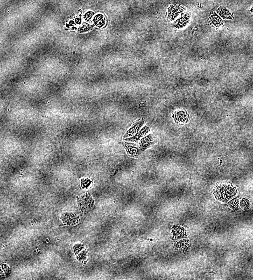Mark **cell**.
Returning <instances> with one entry per match:
<instances>
[{
  "instance_id": "8",
  "label": "cell",
  "mask_w": 253,
  "mask_h": 280,
  "mask_svg": "<svg viewBox=\"0 0 253 280\" xmlns=\"http://www.w3.org/2000/svg\"><path fill=\"white\" fill-rule=\"evenodd\" d=\"M188 116V114L184 112H179V113H176L175 118L176 121H178V123H184L188 122V120H189Z\"/></svg>"
},
{
  "instance_id": "1",
  "label": "cell",
  "mask_w": 253,
  "mask_h": 280,
  "mask_svg": "<svg viewBox=\"0 0 253 280\" xmlns=\"http://www.w3.org/2000/svg\"><path fill=\"white\" fill-rule=\"evenodd\" d=\"M213 193L217 200L226 203L236 195L237 190L231 184H221L215 187Z\"/></svg>"
},
{
  "instance_id": "11",
  "label": "cell",
  "mask_w": 253,
  "mask_h": 280,
  "mask_svg": "<svg viewBox=\"0 0 253 280\" xmlns=\"http://www.w3.org/2000/svg\"><path fill=\"white\" fill-rule=\"evenodd\" d=\"M94 21L96 26H103L105 24V18L102 15H98L95 17Z\"/></svg>"
},
{
  "instance_id": "3",
  "label": "cell",
  "mask_w": 253,
  "mask_h": 280,
  "mask_svg": "<svg viewBox=\"0 0 253 280\" xmlns=\"http://www.w3.org/2000/svg\"><path fill=\"white\" fill-rule=\"evenodd\" d=\"M154 136L152 134H149L142 138L140 142V148L141 151H144L146 149L150 148L156 143Z\"/></svg>"
},
{
  "instance_id": "4",
  "label": "cell",
  "mask_w": 253,
  "mask_h": 280,
  "mask_svg": "<svg viewBox=\"0 0 253 280\" xmlns=\"http://www.w3.org/2000/svg\"><path fill=\"white\" fill-rule=\"evenodd\" d=\"M144 124V121L143 119H138L134 123L133 126L126 132V133L123 136V138L125 139L128 138V137L133 136V135L136 134L137 132H139L140 129L143 126Z\"/></svg>"
},
{
  "instance_id": "9",
  "label": "cell",
  "mask_w": 253,
  "mask_h": 280,
  "mask_svg": "<svg viewBox=\"0 0 253 280\" xmlns=\"http://www.w3.org/2000/svg\"><path fill=\"white\" fill-rule=\"evenodd\" d=\"M218 14L223 18V19H231L232 17L231 14L227 9L224 7H221L218 9Z\"/></svg>"
},
{
  "instance_id": "5",
  "label": "cell",
  "mask_w": 253,
  "mask_h": 280,
  "mask_svg": "<svg viewBox=\"0 0 253 280\" xmlns=\"http://www.w3.org/2000/svg\"><path fill=\"white\" fill-rule=\"evenodd\" d=\"M124 146L127 153L131 156L137 157L140 153V148L134 143L125 142Z\"/></svg>"
},
{
  "instance_id": "13",
  "label": "cell",
  "mask_w": 253,
  "mask_h": 280,
  "mask_svg": "<svg viewBox=\"0 0 253 280\" xmlns=\"http://www.w3.org/2000/svg\"><path fill=\"white\" fill-rule=\"evenodd\" d=\"M240 206L243 210H248L249 208V200L246 198H244L241 202Z\"/></svg>"
},
{
  "instance_id": "2",
  "label": "cell",
  "mask_w": 253,
  "mask_h": 280,
  "mask_svg": "<svg viewBox=\"0 0 253 280\" xmlns=\"http://www.w3.org/2000/svg\"><path fill=\"white\" fill-rule=\"evenodd\" d=\"M79 208L82 211H86L92 208L94 205V200L89 193H86L78 200Z\"/></svg>"
},
{
  "instance_id": "7",
  "label": "cell",
  "mask_w": 253,
  "mask_h": 280,
  "mask_svg": "<svg viewBox=\"0 0 253 280\" xmlns=\"http://www.w3.org/2000/svg\"><path fill=\"white\" fill-rule=\"evenodd\" d=\"M65 221L69 225H76L79 221V216L74 214H67L65 216Z\"/></svg>"
},
{
  "instance_id": "10",
  "label": "cell",
  "mask_w": 253,
  "mask_h": 280,
  "mask_svg": "<svg viewBox=\"0 0 253 280\" xmlns=\"http://www.w3.org/2000/svg\"><path fill=\"white\" fill-rule=\"evenodd\" d=\"M210 21L213 23V24H215V26H221L223 24L221 19L215 13L211 15Z\"/></svg>"
},
{
  "instance_id": "6",
  "label": "cell",
  "mask_w": 253,
  "mask_h": 280,
  "mask_svg": "<svg viewBox=\"0 0 253 280\" xmlns=\"http://www.w3.org/2000/svg\"><path fill=\"white\" fill-rule=\"evenodd\" d=\"M149 132H150L149 127H148L147 126H144L134 136H132L130 138L125 139V140L126 141L138 142L139 141V140H140L143 136L146 135V134H148Z\"/></svg>"
},
{
  "instance_id": "12",
  "label": "cell",
  "mask_w": 253,
  "mask_h": 280,
  "mask_svg": "<svg viewBox=\"0 0 253 280\" xmlns=\"http://www.w3.org/2000/svg\"><path fill=\"white\" fill-rule=\"evenodd\" d=\"M239 205V198H234L232 200H231L228 203V206L232 209H236L238 208Z\"/></svg>"
},
{
  "instance_id": "14",
  "label": "cell",
  "mask_w": 253,
  "mask_h": 280,
  "mask_svg": "<svg viewBox=\"0 0 253 280\" xmlns=\"http://www.w3.org/2000/svg\"><path fill=\"white\" fill-rule=\"evenodd\" d=\"M1 266L2 265L1 264L0 265V275H5L8 272V270H9V269L8 268V267H7L3 270V269L4 268L5 265L3 264V267H2Z\"/></svg>"
},
{
  "instance_id": "15",
  "label": "cell",
  "mask_w": 253,
  "mask_h": 280,
  "mask_svg": "<svg viewBox=\"0 0 253 280\" xmlns=\"http://www.w3.org/2000/svg\"><path fill=\"white\" fill-rule=\"evenodd\" d=\"M90 181L88 179H85L82 181V184L83 187H88L90 184Z\"/></svg>"
}]
</instances>
